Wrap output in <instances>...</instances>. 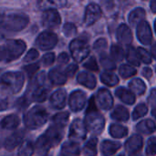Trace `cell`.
<instances>
[{
    "label": "cell",
    "mask_w": 156,
    "mask_h": 156,
    "mask_svg": "<svg viewBox=\"0 0 156 156\" xmlns=\"http://www.w3.org/2000/svg\"><path fill=\"white\" fill-rule=\"evenodd\" d=\"M29 18L24 14H10L0 19V40L23 30Z\"/></svg>",
    "instance_id": "6da1fadb"
},
{
    "label": "cell",
    "mask_w": 156,
    "mask_h": 156,
    "mask_svg": "<svg viewBox=\"0 0 156 156\" xmlns=\"http://www.w3.org/2000/svg\"><path fill=\"white\" fill-rule=\"evenodd\" d=\"M62 137H63V128L52 124L46 131V133L37 139L36 147L40 153H46L50 148L58 144Z\"/></svg>",
    "instance_id": "7a4b0ae2"
},
{
    "label": "cell",
    "mask_w": 156,
    "mask_h": 156,
    "mask_svg": "<svg viewBox=\"0 0 156 156\" xmlns=\"http://www.w3.org/2000/svg\"><path fill=\"white\" fill-rule=\"evenodd\" d=\"M84 124L86 126L87 131H90L95 134H100L104 129L105 119L98 112L96 108V104L94 102V97H92L90 101L86 112Z\"/></svg>",
    "instance_id": "3957f363"
},
{
    "label": "cell",
    "mask_w": 156,
    "mask_h": 156,
    "mask_svg": "<svg viewBox=\"0 0 156 156\" xmlns=\"http://www.w3.org/2000/svg\"><path fill=\"white\" fill-rule=\"evenodd\" d=\"M26 43L20 39L7 40L0 46V61L9 62L18 58L26 50Z\"/></svg>",
    "instance_id": "277c9868"
},
{
    "label": "cell",
    "mask_w": 156,
    "mask_h": 156,
    "mask_svg": "<svg viewBox=\"0 0 156 156\" xmlns=\"http://www.w3.org/2000/svg\"><path fill=\"white\" fill-rule=\"evenodd\" d=\"M24 75L19 71H8L1 76L0 85L2 90L9 94L18 93L24 85Z\"/></svg>",
    "instance_id": "5b68a950"
},
{
    "label": "cell",
    "mask_w": 156,
    "mask_h": 156,
    "mask_svg": "<svg viewBox=\"0 0 156 156\" xmlns=\"http://www.w3.org/2000/svg\"><path fill=\"white\" fill-rule=\"evenodd\" d=\"M48 119V113L45 108L36 106L28 110L24 115V123L30 130L38 129L43 126Z\"/></svg>",
    "instance_id": "8992f818"
},
{
    "label": "cell",
    "mask_w": 156,
    "mask_h": 156,
    "mask_svg": "<svg viewBox=\"0 0 156 156\" xmlns=\"http://www.w3.org/2000/svg\"><path fill=\"white\" fill-rule=\"evenodd\" d=\"M69 50L72 58L77 62H81L90 54V48L82 38H76L70 42Z\"/></svg>",
    "instance_id": "52a82bcc"
},
{
    "label": "cell",
    "mask_w": 156,
    "mask_h": 156,
    "mask_svg": "<svg viewBox=\"0 0 156 156\" xmlns=\"http://www.w3.org/2000/svg\"><path fill=\"white\" fill-rule=\"evenodd\" d=\"M58 43V36L51 31H44L38 35L35 44L42 50H50Z\"/></svg>",
    "instance_id": "ba28073f"
},
{
    "label": "cell",
    "mask_w": 156,
    "mask_h": 156,
    "mask_svg": "<svg viewBox=\"0 0 156 156\" xmlns=\"http://www.w3.org/2000/svg\"><path fill=\"white\" fill-rule=\"evenodd\" d=\"M61 17L58 12L54 8L47 9L42 16V24L47 28H55L59 26Z\"/></svg>",
    "instance_id": "9c48e42d"
},
{
    "label": "cell",
    "mask_w": 156,
    "mask_h": 156,
    "mask_svg": "<svg viewBox=\"0 0 156 156\" xmlns=\"http://www.w3.org/2000/svg\"><path fill=\"white\" fill-rule=\"evenodd\" d=\"M87 97L86 93L83 92L82 90H75L69 95V105L70 110L73 112H80L81 111L85 104H86Z\"/></svg>",
    "instance_id": "30bf717a"
},
{
    "label": "cell",
    "mask_w": 156,
    "mask_h": 156,
    "mask_svg": "<svg viewBox=\"0 0 156 156\" xmlns=\"http://www.w3.org/2000/svg\"><path fill=\"white\" fill-rule=\"evenodd\" d=\"M99 107L104 111H109L113 106V98L107 89H100L96 95Z\"/></svg>",
    "instance_id": "8fae6325"
},
{
    "label": "cell",
    "mask_w": 156,
    "mask_h": 156,
    "mask_svg": "<svg viewBox=\"0 0 156 156\" xmlns=\"http://www.w3.org/2000/svg\"><path fill=\"white\" fill-rule=\"evenodd\" d=\"M101 16V7L97 4L91 3L86 7L85 16H84V24L86 26H91L97 20H99Z\"/></svg>",
    "instance_id": "7c38bea8"
},
{
    "label": "cell",
    "mask_w": 156,
    "mask_h": 156,
    "mask_svg": "<svg viewBox=\"0 0 156 156\" xmlns=\"http://www.w3.org/2000/svg\"><path fill=\"white\" fill-rule=\"evenodd\" d=\"M86 135H87V129H86L84 122L80 119L73 121L69 128V137L70 139L83 140L85 139Z\"/></svg>",
    "instance_id": "4fadbf2b"
},
{
    "label": "cell",
    "mask_w": 156,
    "mask_h": 156,
    "mask_svg": "<svg viewBox=\"0 0 156 156\" xmlns=\"http://www.w3.org/2000/svg\"><path fill=\"white\" fill-rule=\"evenodd\" d=\"M37 80V85L33 89L31 92V99L37 102H43L46 101L48 93V89L42 83V80H44V74H41Z\"/></svg>",
    "instance_id": "5bb4252c"
},
{
    "label": "cell",
    "mask_w": 156,
    "mask_h": 156,
    "mask_svg": "<svg viewBox=\"0 0 156 156\" xmlns=\"http://www.w3.org/2000/svg\"><path fill=\"white\" fill-rule=\"evenodd\" d=\"M137 37L144 45H149L152 42L153 34L148 22L143 21L137 27Z\"/></svg>",
    "instance_id": "9a60e30c"
},
{
    "label": "cell",
    "mask_w": 156,
    "mask_h": 156,
    "mask_svg": "<svg viewBox=\"0 0 156 156\" xmlns=\"http://www.w3.org/2000/svg\"><path fill=\"white\" fill-rule=\"evenodd\" d=\"M66 99H67V93L66 90L59 89L56 90L50 97V104L54 109L61 110L66 105Z\"/></svg>",
    "instance_id": "2e32d148"
},
{
    "label": "cell",
    "mask_w": 156,
    "mask_h": 156,
    "mask_svg": "<svg viewBox=\"0 0 156 156\" xmlns=\"http://www.w3.org/2000/svg\"><path fill=\"white\" fill-rule=\"evenodd\" d=\"M117 39L118 41L122 44V45H130L133 42V34L132 31L130 29V27L125 25V24H122L118 29H117Z\"/></svg>",
    "instance_id": "e0dca14e"
},
{
    "label": "cell",
    "mask_w": 156,
    "mask_h": 156,
    "mask_svg": "<svg viewBox=\"0 0 156 156\" xmlns=\"http://www.w3.org/2000/svg\"><path fill=\"white\" fill-rule=\"evenodd\" d=\"M24 137H25V133L23 131H19L12 133L5 141V144H4L5 148L8 151L14 150L16 146H18L22 143Z\"/></svg>",
    "instance_id": "ac0fdd59"
},
{
    "label": "cell",
    "mask_w": 156,
    "mask_h": 156,
    "mask_svg": "<svg viewBox=\"0 0 156 156\" xmlns=\"http://www.w3.org/2000/svg\"><path fill=\"white\" fill-rule=\"evenodd\" d=\"M77 80L80 85H82V86H84L90 90H93L97 85L96 78L94 77L93 74H91L90 72L82 71V72L79 73Z\"/></svg>",
    "instance_id": "d6986e66"
},
{
    "label": "cell",
    "mask_w": 156,
    "mask_h": 156,
    "mask_svg": "<svg viewBox=\"0 0 156 156\" xmlns=\"http://www.w3.org/2000/svg\"><path fill=\"white\" fill-rule=\"evenodd\" d=\"M144 141L140 135H133L125 143V149L131 154H136L143 148Z\"/></svg>",
    "instance_id": "ffe728a7"
},
{
    "label": "cell",
    "mask_w": 156,
    "mask_h": 156,
    "mask_svg": "<svg viewBox=\"0 0 156 156\" xmlns=\"http://www.w3.org/2000/svg\"><path fill=\"white\" fill-rule=\"evenodd\" d=\"M67 75L65 74V71H62L59 68H55L51 69L48 73V79L51 81L52 84L59 86L63 85L67 81Z\"/></svg>",
    "instance_id": "44dd1931"
},
{
    "label": "cell",
    "mask_w": 156,
    "mask_h": 156,
    "mask_svg": "<svg viewBox=\"0 0 156 156\" xmlns=\"http://www.w3.org/2000/svg\"><path fill=\"white\" fill-rule=\"evenodd\" d=\"M80 154V149L77 143L67 142L62 145L58 156H79Z\"/></svg>",
    "instance_id": "7402d4cb"
},
{
    "label": "cell",
    "mask_w": 156,
    "mask_h": 156,
    "mask_svg": "<svg viewBox=\"0 0 156 156\" xmlns=\"http://www.w3.org/2000/svg\"><path fill=\"white\" fill-rule=\"evenodd\" d=\"M121 148V144L114 141L106 140L103 141L101 144V152L103 156L113 155Z\"/></svg>",
    "instance_id": "603a6c76"
},
{
    "label": "cell",
    "mask_w": 156,
    "mask_h": 156,
    "mask_svg": "<svg viewBox=\"0 0 156 156\" xmlns=\"http://www.w3.org/2000/svg\"><path fill=\"white\" fill-rule=\"evenodd\" d=\"M115 94L116 96L124 103L126 104H133L135 102V95L129 90L123 88V87H120L115 90Z\"/></svg>",
    "instance_id": "cb8c5ba5"
},
{
    "label": "cell",
    "mask_w": 156,
    "mask_h": 156,
    "mask_svg": "<svg viewBox=\"0 0 156 156\" xmlns=\"http://www.w3.org/2000/svg\"><path fill=\"white\" fill-rule=\"evenodd\" d=\"M19 117L16 114H11L5 117L0 122V128L4 130H14L19 125Z\"/></svg>",
    "instance_id": "d4e9b609"
},
{
    "label": "cell",
    "mask_w": 156,
    "mask_h": 156,
    "mask_svg": "<svg viewBox=\"0 0 156 156\" xmlns=\"http://www.w3.org/2000/svg\"><path fill=\"white\" fill-rule=\"evenodd\" d=\"M136 130L139 133H142L144 134H151L156 131V124L154 121L147 119V120L140 122L136 125Z\"/></svg>",
    "instance_id": "484cf974"
},
{
    "label": "cell",
    "mask_w": 156,
    "mask_h": 156,
    "mask_svg": "<svg viewBox=\"0 0 156 156\" xmlns=\"http://www.w3.org/2000/svg\"><path fill=\"white\" fill-rule=\"evenodd\" d=\"M145 10L143 7H137L133 10L129 15V22L133 26L139 25L145 18Z\"/></svg>",
    "instance_id": "4316f807"
},
{
    "label": "cell",
    "mask_w": 156,
    "mask_h": 156,
    "mask_svg": "<svg viewBox=\"0 0 156 156\" xmlns=\"http://www.w3.org/2000/svg\"><path fill=\"white\" fill-rule=\"evenodd\" d=\"M129 88L131 89L132 92L136 95H143L146 90L145 83L140 79H133L129 83Z\"/></svg>",
    "instance_id": "83f0119b"
},
{
    "label": "cell",
    "mask_w": 156,
    "mask_h": 156,
    "mask_svg": "<svg viewBox=\"0 0 156 156\" xmlns=\"http://www.w3.org/2000/svg\"><path fill=\"white\" fill-rule=\"evenodd\" d=\"M113 120L119 122H127L129 120V112L123 106H117L111 114Z\"/></svg>",
    "instance_id": "f1b7e54d"
},
{
    "label": "cell",
    "mask_w": 156,
    "mask_h": 156,
    "mask_svg": "<svg viewBox=\"0 0 156 156\" xmlns=\"http://www.w3.org/2000/svg\"><path fill=\"white\" fill-rule=\"evenodd\" d=\"M109 132L113 138H123L128 134V129L126 127L116 123H113L110 126Z\"/></svg>",
    "instance_id": "f546056e"
},
{
    "label": "cell",
    "mask_w": 156,
    "mask_h": 156,
    "mask_svg": "<svg viewBox=\"0 0 156 156\" xmlns=\"http://www.w3.org/2000/svg\"><path fill=\"white\" fill-rule=\"evenodd\" d=\"M101 80L102 83H104L105 85L110 86V87L116 86L119 83L118 77L114 73H112L110 71H105V72L101 73Z\"/></svg>",
    "instance_id": "4dcf8cb0"
},
{
    "label": "cell",
    "mask_w": 156,
    "mask_h": 156,
    "mask_svg": "<svg viewBox=\"0 0 156 156\" xmlns=\"http://www.w3.org/2000/svg\"><path fill=\"white\" fill-rule=\"evenodd\" d=\"M69 112H59L52 118V124H55V125L64 129L69 122Z\"/></svg>",
    "instance_id": "1f68e13d"
},
{
    "label": "cell",
    "mask_w": 156,
    "mask_h": 156,
    "mask_svg": "<svg viewBox=\"0 0 156 156\" xmlns=\"http://www.w3.org/2000/svg\"><path fill=\"white\" fill-rule=\"evenodd\" d=\"M97 144L98 139L91 138L87 142L83 148V154L85 156H96L97 155Z\"/></svg>",
    "instance_id": "d6a6232c"
},
{
    "label": "cell",
    "mask_w": 156,
    "mask_h": 156,
    "mask_svg": "<svg viewBox=\"0 0 156 156\" xmlns=\"http://www.w3.org/2000/svg\"><path fill=\"white\" fill-rule=\"evenodd\" d=\"M34 154V144L31 141L24 142L19 150L17 156H32Z\"/></svg>",
    "instance_id": "836d02e7"
},
{
    "label": "cell",
    "mask_w": 156,
    "mask_h": 156,
    "mask_svg": "<svg viewBox=\"0 0 156 156\" xmlns=\"http://www.w3.org/2000/svg\"><path fill=\"white\" fill-rule=\"evenodd\" d=\"M126 58L127 60L133 66H140V58L138 55V52L135 50L134 48L130 47L127 49L126 52Z\"/></svg>",
    "instance_id": "e575fe53"
},
{
    "label": "cell",
    "mask_w": 156,
    "mask_h": 156,
    "mask_svg": "<svg viewBox=\"0 0 156 156\" xmlns=\"http://www.w3.org/2000/svg\"><path fill=\"white\" fill-rule=\"evenodd\" d=\"M137 70L134 69V67L130 66L128 64H122L119 69V73L123 79H129L136 74Z\"/></svg>",
    "instance_id": "d590c367"
},
{
    "label": "cell",
    "mask_w": 156,
    "mask_h": 156,
    "mask_svg": "<svg viewBox=\"0 0 156 156\" xmlns=\"http://www.w3.org/2000/svg\"><path fill=\"white\" fill-rule=\"evenodd\" d=\"M111 58L115 61H121L124 58V50L120 45H112L111 48Z\"/></svg>",
    "instance_id": "8d00e7d4"
},
{
    "label": "cell",
    "mask_w": 156,
    "mask_h": 156,
    "mask_svg": "<svg viewBox=\"0 0 156 156\" xmlns=\"http://www.w3.org/2000/svg\"><path fill=\"white\" fill-rule=\"evenodd\" d=\"M101 65L107 70H113L116 69L115 61L107 55H102L101 57Z\"/></svg>",
    "instance_id": "74e56055"
},
{
    "label": "cell",
    "mask_w": 156,
    "mask_h": 156,
    "mask_svg": "<svg viewBox=\"0 0 156 156\" xmlns=\"http://www.w3.org/2000/svg\"><path fill=\"white\" fill-rule=\"evenodd\" d=\"M147 112H148V108H147V106L144 103L138 104L135 107V109H134V111L133 112V120H138V119L144 117L147 113Z\"/></svg>",
    "instance_id": "f35d334b"
},
{
    "label": "cell",
    "mask_w": 156,
    "mask_h": 156,
    "mask_svg": "<svg viewBox=\"0 0 156 156\" xmlns=\"http://www.w3.org/2000/svg\"><path fill=\"white\" fill-rule=\"evenodd\" d=\"M137 52H138V55H139L140 60H142L144 63H145V64H150V63L152 62V57H151V54H150V53L145 49V48H138Z\"/></svg>",
    "instance_id": "ab89813d"
},
{
    "label": "cell",
    "mask_w": 156,
    "mask_h": 156,
    "mask_svg": "<svg viewBox=\"0 0 156 156\" xmlns=\"http://www.w3.org/2000/svg\"><path fill=\"white\" fill-rule=\"evenodd\" d=\"M63 33L67 37H73L77 33V27L72 23H66L63 27Z\"/></svg>",
    "instance_id": "60d3db41"
},
{
    "label": "cell",
    "mask_w": 156,
    "mask_h": 156,
    "mask_svg": "<svg viewBox=\"0 0 156 156\" xmlns=\"http://www.w3.org/2000/svg\"><path fill=\"white\" fill-rule=\"evenodd\" d=\"M146 154L149 156L156 155V137H152L149 139L146 147Z\"/></svg>",
    "instance_id": "b9f144b4"
},
{
    "label": "cell",
    "mask_w": 156,
    "mask_h": 156,
    "mask_svg": "<svg viewBox=\"0 0 156 156\" xmlns=\"http://www.w3.org/2000/svg\"><path fill=\"white\" fill-rule=\"evenodd\" d=\"M84 68L88 69L90 71H98L99 70V67H98V63L96 61V58L94 57H90L84 63Z\"/></svg>",
    "instance_id": "7bdbcfd3"
},
{
    "label": "cell",
    "mask_w": 156,
    "mask_h": 156,
    "mask_svg": "<svg viewBox=\"0 0 156 156\" xmlns=\"http://www.w3.org/2000/svg\"><path fill=\"white\" fill-rule=\"evenodd\" d=\"M39 54L38 51L35 48H31L26 55V57L24 58V62L26 63H29V62H33L35 61L37 58H38Z\"/></svg>",
    "instance_id": "ee69618b"
},
{
    "label": "cell",
    "mask_w": 156,
    "mask_h": 156,
    "mask_svg": "<svg viewBox=\"0 0 156 156\" xmlns=\"http://www.w3.org/2000/svg\"><path fill=\"white\" fill-rule=\"evenodd\" d=\"M54 61H55V54L51 52L45 54L41 58V63L46 67L51 66L54 63Z\"/></svg>",
    "instance_id": "f6af8a7d"
},
{
    "label": "cell",
    "mask_w": 156,
    "mask_h": 156,
    "mask_svg": "<svg viewBox=\"0 0 156 156\" xmlns=\"http://www.w3.org/2000/svg\"><path fill=\"white\" fill-rule=\"evenodd\" d=\"M107 46H108L107 40L105 38H100L95 42L93 48L97 52H102L107 48Z\"/></svg>",
    "instance_id": "bcb514c9"
},
{
    "label": "cell",
    "mask_w": 156,
    "mask_h": 156,
    "mask_svg": "<svg viewBox=\"0 0 156 156\" xmlns=\"http://www.w3.org/2000/svg\"><path fill=\"white\" fill-rule=\"evenodd\" d=\"M38 68H39V66H38V64L37 63V64H32V65L26 66V67H25V70H26V72L27 73V76H28L29 78H32V77L37 73Z\"/></svg>",
    "instance_id": "7dc6e473"
},
{
    "label": "cell",
    "mask_w": 156,
    "mask_h": 156,
    "mask_svg": "<svg viewBox=\"0 0 156 156\" xmlns=\"http://www.w3.org/2000/svg\"><path fill=\"white\" fill-rule=\"evenodd\" d=\"M78 70V66L77 64H70L65 70V74L67 75V77L69 78H72L74 77L75 73L77 72Z\"/></svg>",
    "instance_id": "c3c4849f"
},
{
    "label": "cell",
    "mask_w": 156,
    "mask_h": 156,
    "mask_svg": "<svg viewBox=\"0 0 156 156\" xmlns=\"http://www.w3.org/2000/svg\"><path fill=\"white\" fill-rule=\"evenodd\" d=\"M28 104H29V101L27 100L26 97H23V98L18 99V100L16 101V107H17L18 109H20V110H23V109L27 108V107L28 106Z\"/></svg>",
    "instance_id": "681fc988"
},
{
    "label": "cell",
    "mask_w": 156,
    "mask_h": 156,
    "mask_svg": "<svg viewBox=\"0 0 156 156\" xmlns=\"http://www.w3.org/2000/svg\"><path fill=\"white\" fill-rule=\"evenodd\" d=\"M69 57L65 52L64 53H61L58 56V62L59 65H65V64H67L69 62Z\"/></svg>",
    "instance_id": "f907efd6"
},
{
    "label": "cell",
    "mask_w": 156,
    "mask_h": 156,
    "mask_svg": "<svg viewBox=\"0 0 156 156\" xmlns=\"http://www.w3.org/2000/svg\"><path fill=\"white\" fill-rule=\"evenodd\" d=\"M148 102L151 106L154 107L156 105V89H153L148 97Z\"/></svg>",
    "instance_id": "816d5d0a"
},
{
    "label": "cell",
    "mask_w": 156,
    "mask_h": 156,
    "mask_svg": "<svg viewBox=\"0 0 156 156\" xmlns=\"http://www.w3.org/2000/svg\"><path fill=\"white\" fill-rule=\"evenodd\" d=\"M9 108V101L6 99L0 98V112L5 111Z\"/></svg>",
    "instance_id": "f5cc1de1"
},
{
    "label": "cell",
    "mask_w": 156,
    "mask_h": 156,
    "mask_svg": "<svg viewBox=\"0 0 156 156\" xmlns=\"http://www.w3.org/2000/svg\"><path fill=\"white\" fill-rule=\"evenodd\" d=\"M143 75H144V78H146V79H151L152 78V75H153V71H152V69L149 68V67H145L144 69H143Z\"/></svg>",
    "instance_id": "db71d44e"
},
{
    "label": "cell",
    "mask_w": 156,
    "mask_h": 156,
    "mask_svg": "<svg viewBox=\"0 0 156 156\" xmlns=\"http://www.w3.org/2000/svg\"><path fill=\"white\" fill-rule=\"evenodd\" d=\"M151 53H152V56L156 59V43L154 45H153V47L151 48Z\"/></svg>",
    "instance_id": "11a10c76"
},
{
    "label": "cell",
    "mask_w": 156,
    "mask_h": 156,
    "mask_svg": "<svg viewBox=\"0 0 156 156\" xmlns=\"http://www.w3.org/2000/svg\"><path fill=\"white\" fill-rule=\"evenodd\" d=\"M151 9L154 13H156V0L151 2Z\"/></svg>",
    "instance_id": "9f6ffc18"
},
{
    "label": "cell",
    "mask_w": 156,
    "mask_h": 156,
    "mask_svg": "<svg viewBox=\"0 0 156 156\" xmlns=\"http://www.w3.org/2000/svg\"><path fill=\"white\" fill-rule=\"evenodd\" d=\"M152 114H153V116H154V117L156 119V107H154V108L153 109V111H152Z\"/></svg>",
    "instance_id": "6f0895ef"
},
{
    "label": "cell",
    "mask_w": 156,
    "mask_h": 156,
    "mask_svg": "<svg viewBox=\"0 0 156 156\" xmlns=\"http://www.w3.org/2000/svg\"><path fill=\"white\" fill-rule=\"evenodd\" d=\"M130 156H143L142 154H138V153H136V154H132Z\"/></svg>",
    "instance_id": "680465c9"
},
{
    "label": "cell",
    "mask_w": 156,
    "mask_h": 156,
    "mask_svg": "<svg viewBox=\"0 0 156 156\" xmlns=\"http://www.w3.org/2000/svg\"><path fill=\"white\" fill-rule=\"evenodd\" d=\"M154 28H155V33H156V19H155V21H154Z\"/></svg>",
    "instance_id": "91938a15"
},
{
    "label": "cell",
    "mask_w": 156,
    "mask_h": 156,
    "mask_svg": "<svg viewBox=\"0 0 156 156\" xmlns=\"http://www.w3.org/2000/svg\"><path fill=\"white\" fill-rule=\"evenodd\" d=\"M1 146H2V142H1V139H0V148H1Z\"/></svg>",
    "instance_id": "94428289"
},
{
    "label": "cell",
    "mask_w": 156,
    "mask_h": 156,
    "mask_svg": "<svg viewBox=\"0 0 156 156\" xmlns=\"http://www.w3.org/2000/svg\"><path fill=\"white\" fill-rule=\"evenodd\" d=\"M44 156H50V155H48V154H46V155H44Z\"/></svg>",
    "instance_id": "6125c7cd"
},
{
    "label": "cell",
    "mask_w": 156,
    "mask_h": 156,
    "mask_svg": "<svg viewBox=\"0 0 156 156\" xmlns=\"http://www.w3.org/2000/svg\"><path fill=\"white\" fill-rule=\"evenodd\" d=\"M118 156H124L123 154H121V155H118Z\"/></svg>",
    "instance_id": "be15d7a7"
},
{
    "label": "cell",
    "mask_w": 156,
    "mask_h": 156,
    "mask_svg": "<svg viewBox=\"0 0 156 156\" xmlns=\"http://www.w3.org/2000/svg\"><path fill=\"white\" fill-rule=\"evenodd\" d=\"M1 71H2V70H1V69H0V73H1ZM0 79H1V78H0Z\"/></svg>",
    "instance_id": "e7e4bbea"
}]
</instances>
